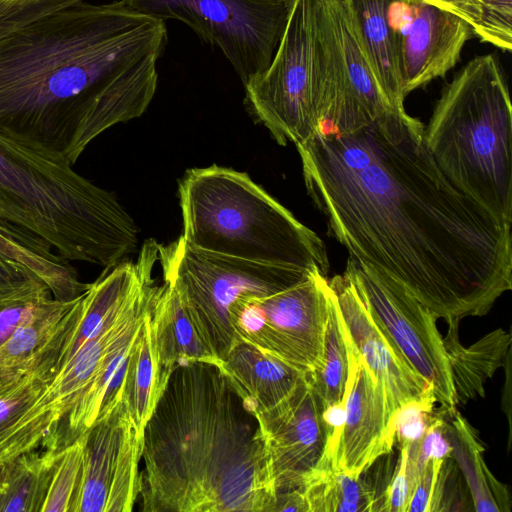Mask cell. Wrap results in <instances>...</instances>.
Returning a JSON list of instances; mask_svg holds the SVG:
<instances>
[{
    "label": "cell",
    "mask_w": 512,
    "mask_h": 512,
    "mask_svg": "<svg viewBox=\"0 0 512 512\" xmlns=\"http://www.w3.org/2000/svg\"><path fill=\"white\" fill-rule=\"evenodd\" d=\"M296 148L307 192L350 259L401 284L437 319L486 315L511 290V227L448 180L405 108Z\"/></svg>",
    "instance_id": "1"
},
{
    "label": "cell",
    "mask_w": 512,
    "mask_h": 512,
    "mask_svg": "<svg viewBox=\"0 0 512 512\" xmlns=\"http://www.w3.org/2000/svg\"><path fill=\"white\" fill-rule=\"evenodd\" d=\"M165 21L122 2L83 1L0 39V134L74 165L112 126L152 101Z\"/></svg>",
    "instance_id": "2"
},
{
    "label": "cell",
    "mask_w": 512,
    "mask_h": 512,
    "mask_svg": "<svg viewBox=\"0 0 512 512\" xmlns=\"http://www.w3.org/2000/svg\"><path fill=\"white\" fill-rule=\"evenodd\" d=\"M143 512H272L258 423L215 364L171 372L143 433Z\"/></svg>",
    "instance_id": "3"
},
{
    "label": "cell",
    "mask_w": 512,
    "mask_h": 512,
    "mask_svg": "<svg viewBox=\"0 0 512 512\" xmlns=\"http://www.w3.org/2000/svg\"><path fill=\"white\" fill-rule=\"evenodd\" d=\"M0 222L22 228L69 261L111 267L135 252L138 228L116 196L61 154L0 134Z\"/></svg>",
    "instance_id": "4"
},
{
    "label": "cell",
    "mask_w": 512,
    "mask_h": 512,
    "mask_svg": "<svg viewBox=\"0 0 512 512\" xmlns=\"http://www.w3.org/2000/svg\"><path fill=\"white\" fill-rule=\"evenodd\" d=\"M424 143L460 192L511 227L512 106L494 56L469 61L445 86Z\"/></svg>",
    "instance_id": "5"
},
{
    "label": "cell",
    "mask_w": 512,
    "mask_h": 512,
    "mask_svg": "<svg viewBox=\"0 0 512 512\" xmlns=\"http://www.w3.org/2000/svg\"><path fill=\"white\" fill-rule=\"evenodd\" d=\"M183 239L201 250L244 260L318 269L327 276L322 239L245 172L212 165L179 181Z\"/></svg>",
    "instance_id": "6"
},
{
    "label": "cell",
    "mask_w": 512,
    "mask_h": 512,
    "mask_svg": "<svg viewBox=\"0 0 512 512\" xmlns=\"http://www.w3.org/2000/svg\"><path fill=\"white\" fill-rule=\"evenodd\" d=\"M157 261L164 282L175 290L197 331L220 361L239 340L231 323V308L241 301L283 290L313 271L201 250L182 236L167 245L158 244Z\"/></svg>",
    "instance_id": "7"
},
{
    "label": "cell",
    "mask_w": 512,
    "mask_h": 512,
    "mask_svg": "<svg viewBox=\"0 0 512 512\" xmlns=\"http://www.w3.org/2000/svg\"><path fill=\"white\" fill-rule=\"evenodd\" d=\"M158 289L150 271L46 384L36 404L51 411L58 432L63 424L74 432L86 431L118 402L131 348Z\"/></svg>",
    "instance_id": "8"
},
{
    "label": "cell",
    "mask_w": 512,
    "mask_h": 512,
    "mask_svg": "<svg viewBox=\"0 0 512 512\" xmlns=\"http://www.w3.org/2000/svg\"><path fill=\"white\" fill-rule=\"evenodd\" d=\"M319 0H295L273 59L246 85L245 104L280 145L304 143L324 122Z\"/></svg>",
    "instance_id": "9"
},
{
    "label": "cell",
    "mask_w": 512,
    "mask_h": 512,
    "mask_svg": "<svg viewBox=\"0 0 512 512\" xmlns=\"http://www.w3.org/2000/svg\"><path fill=\"white\" fill-rule=\"evenodd\" d=\"M295 0H121L129 9L188 25L217 46L243 85L269 67Z\"/></svg>",
    "instance_id": "10"
},
{
    "label": "cell",
    "mask_w": 512,
    "mask_h": 512,
    "mask_svg": "<svg viewBox=\"0 0 512 512\" xmlns=\"http://www.w3.org/2000/svg\"><path fill=\"white\" fill-rule=\"evenodd\" d=\"M330 296L327 276L315 269L283 290L239 302L231 323L238 339L310 373L322 358Z\"/></svg>",
    "instance_id": "11"
},
{
    "label": "cell",
    "mask_w": 512,
    "mask_h": 512,
    "mask_svg": "<svg viewBox=\"0 0 512 512\" xmlns=\"http://www.w3.org/2000/svg\"><path fill=\"white\" fill-rule=\"evenodd\" d=\"M373 318L433 390L442 413L457 411L443 337L436 316L401 284L350 259L345 269Z\"/></svg>",
    "instance_id": "12"
},
{
    "label": "cell",
    "mask_w": 512,
    "mask_h": 512,
    "mask_svg": "<svg viewBox=\"0 0 512 512\" xmlns=\"http://www.w3.org/2000/svg\"><path fill=\"white\" fill-rule=\"evenodd\" d=\"M326 114L321 133L363 128L394 109L355 31L345 0H319Z\"/></svg>",
    "instance_id": "13"
},
{
    "label": "cell",
    "mask_w": 512,
    "mask_h": 512,
    "mask_svg": "<svg viewBox=\"0 0 512 512\" xmlns=\"http://www.w3.org/2000/svg\"><path fill=\"white\" fill-rule=\"evenodd\" d=\"M143 433L122 401L85 432L79 487L71 512H130L140 494Z\"/></svg>",
    "instance_id": "14"
},
{
    "label": "cell",
    "mask_w": 512,
    "mask_h": 512,
    "mask_svg": "<svg viewBox=\"0 0 512 512\" xmlns=\"http://www.w3.org/2000/svg\"><path fill=\"white\" fill-rule=\"evenodd\" d=\"M323 409L305 376L287 398L254 416L277 493L302 489L318 469L328 439Z\"/></svg>",
    "instance_id": "15"
},
{
    "label": "cell",
    "mask_w": 512,
    "mask_h": 512,
    "mask_svg": "<svg viewBox=\"0 0 512 512\" xmlns=\"http://www.w3.org/2000/svg\"><path fill=\"white\" fill-rule=\"evenodd\" d=\"M388 16L396 36L405 96L445 76L474 35L463 19L421 0H390Z\"/></svg>",
    "instance_id": "16"
},
{
    "label": "cell",
    "mask_w": 512,
    "mask_h": 512,
    "mask_svg": "<svg viewBox=\"0 0 512 512\" xmlns=\"http://www.w3.org/2000/svg\"><path fill=\"white\" fill-rule=\"evenodd\" d=\"M350 340L361 359L383 386L392 417L412 401L435 400L429 383L407 363L361 299L349 273L328 279ZM436 401V400H435Z\"/></svg>",
    "instance_id": "17"
},
{
    "label": "cell",
    "mask_w": 512,
    "mask_h": 512,
    "mask_svg": "<svg viewBox=\"0 0 512 512\" xmlns=\"http://www.w3.org/2000/svg\"><path fill=\"white\" fill-rule=\"evenodd\" d=\"M347 387L346 417L331 466L359 477L392 451L395 432L385 390L356 352L350 337Z\"/></svg>",
    "instance_id": "18"
},
{
    "label": "cell",
    "mask_w": 512,
    "mask_h": 512,
    "mask_svg": "<svg viewBox=\"0 0 512 512\" xmlns=\"http://www.w3.org/2000/svg\"><path fill=\"white\" fill-rule=\"evenodd\" d=\"M218 367L253 416L283 401L305 377L302 371L241 339Z\"/></svg>",
    "instance_id": "19"
},
{
    "label": "cell",
    "mask_w": 512,
    "mask_h": 512,
    "mask_svg": "<svg viewBox=\"0 0 512 512\" xmlns=\"http://www.w3.org/2000/svg\"><path fill=\"white\" fill-rule=\"evenodd\" d=\"M355 31L376 79L393 108H404L405 94L390 0H345Z\"/></svg>",
    "instance_id": "20"
},
{
    "label": "cell",
    "mask_w": 512,
    "mask_h": 512,
    "mask_svg": "<svg viewBox=\"0 0 512 512\" xmlns=\"http://www.w3.org/2000/svg\"><path fill=\"white\" fill-rule=\"evenodd\" d=\"M152 326L159 362L165 377L179 365L196 362L220 365L184 310L175 290L159 286L152 308Z\"/></svg>",
    "instance_id": "21"
},
{
    "label": "cell",
    "mask_w": 512,
    "mask_h": 512,
    "mask_svg": "<svg viewBox=\"0 0 512 512\" xmlns=\"http://www.w3.org/2000/svg\"><path fill=\"white\" fill-rule=\"evenodd\" d=\"M448 332L443 338L456 405H464L476 397H484L485 382L496 370L505 366L510 357L511 336L496 329L469 347L461 345L458 337L459 321H448Z\"/></svg>",
    "instance_id": "22"
},
{
    "label": "cell",
    "mask_w": 512,
    "mask_h": 512,
    "mask_svg": "<svg viewBox=\"0 0 512 512\" xmlns=\"http://www.w3.org/2000/svg\"><path fill=\"white\" fill-rule=\"evenodd\" d=\"M61 266L60 257L43 239L0 222V299L38 283H52Z\"/></svg>",
    "instance_id": "23"
},
{
    "label": "cell",
    "mask_w": 512,
    "mask_h": 512,
    "mask_svg": "<svg viewBox=\"0 0 512 512\" xmlns=\"http://www.w3.org/2000/svg\"><path fill=\"white\" fill-rule=\"evenodd\" d=\"M446 434L452 446L451 458L464 476L474 510L478 512H509L511 500L505 485L500 483L487 467L484 448L477 431L456 411Z\"/></svg>",
    "instance_id": "24"
},
{
    "label": "cell",
    "mask_w": 512,
    "mask_h": 512,
    "mask_svg": "<svg viewBox=\"0 0 512 512\" xmlns=\"http://www.w3.org/2000/svg\"><path fill=\"white\" fill-rule=\"evenodd\" d=\"M152 308L131 348L121 397L125 410L142 432L169 378L164 376L157 354Z\"/></svg>",
    "instance_id": "25"
},
{
    "label": "cell",
    "mask_w": 512,
    "mask_h": 512,
    "mask_svg": "<svg viewBox=\"0 0 512 512\" xmlns=\"http://www.w3.org/2000/svg\"><path fill=\"white\" fill-rule=\"evenodd\" d=\"M76 299L60 301L52 297L0 346V384L38 366Z\"/></svg>",
    "instance_id": "26"
},
{
    "label": "cell",
    "mask_w": 512,
    "mask_h": 512,
    "mask_svg": "<svg viewBox=\"0 0 512 512\" xmlns=\"http://www.w3.org/2000/svg\"><path fill=\"white\" fill-rule=\"evenodd\" d=\"M60 448L31 450L2 466L0 512H41Z\"/></svg>",
    "instance_id": "27"
},
{
    "label": "cell",
    "mask_w": 512,
    "mask_h": 512,
    "mask_svg": "<svg viewBox=\"0 0 512 512\" xmlns=\"http://www.w3.org/2000/svg\"><path fill=\"white\" fill-rule=\"evenodd\" d=\"M309 512L379 511L380 498L365 480L321 464L302 488Z\"/></svg>",
    "instance_id": "28"
},
{
    "label": "cell",
    "mask_w": 512,
    "mask_h": 512,
    "mask_svg": "<svg viewBox=\"0 0 512 512\" xmlns=\"http://www.w3.org/2000/svg\"><path fill=\"white\" fill-rule=\"evenodd\" d=\"M305 376L320 398L323 408L340 402L348 394L349 336L332 288L322 358L319 366Z\"/></svg>",
    "instance_id": "29"
},
{
    "label": "cell",
    "mask_w": 512,
    "mask_h": 512,
    "mask_svg": "<svg viewBox=\"0 0 512 512\" xmlns=\"http://www.w3.org/2000/svg\"><path fill=\"white\" fill-rule=\"evenodd\" d=\"M86 435L58 450L41 512H71L82 473Z\"/></svg>",
    "instance_id": "30"
},
{
    "label": "cell",
    "mask_w": 512,
    "mask_h": 512,
    "mask_svg": "<svg viewBox=\"0 0 512 512\" xmlns=\"http://www.w3.org/2000/svg\"><path fill=\"white\" fill-rule=\"evenodd\" d=\"M49 382L48 373L37 367L0 384V440L17 426Z\"/></svg>",
    "instance_id": "31"
},
{
    "label": "cell",
    "mask_w": 512,
    "mask_h": 512,
    "mask_svg": "<svg viewBox=\"0 0 512 512\" xmlns=\"http://www.w3.org/2000/svg\"><path fill=\"white\" fill-rule=\"evenodd\" d=\"M53 297L45 283L0 299V346Z\"/></svg>",
    "instance_id": "32"
},
{
    "label": "cell",
    "mask_w": 512,
    "mask_h": 512,
    "mask_svg": "<svg viewBox=\"0 0 512 512\" xmlns=\"http://www.w3.org/2000/svg\"><path fill=\"white\" fill-rule=\"evenodd\" d=\"M474 35L503 51L512 49V0H481Z\"/></svg>",
    "instance_id": "33"
},
{
    "label": "cell",
    "mask_w": 512,
    "mask_h": 512,
    "mask_svg": "<svg viewBox=\"0 0 512 512\" xmlns=\"http://www.w3.org/2000/svg\"><path fill=\"white\" fill-rule=\"evenodd\" d=\"M435 400L412 401L399 407L392 417L399 446L419 442L433 417Z\"/></svg>",
    "instance_id": "34"
},
{
    "label": "cell",
    "mask_w": 512,
    "mask_h": 512,
    "mask_svg": "<svg viewBox=\"0 0 512 512\" xmlns=\"http://www.w3.org/2000/svg\"><path fill=\"white\" fill-rule=\"evenodd\" d=\"M83 0H36L0 2V39L28 23Z\"/></svg>",
    "instance_id": "35"
},
{
    "label": "cell",
    "mask_w": 512,
    "mask_h": 512,
    "mask_svg": "<svg viewBox=\"0 0 512 512\" xmlns=\"http://www.w3.org/2000/svg\"><path fill=\"white\" fill-rule=\"evenodd\" d=\"M409 445L400 446V457L396 471L381 496L379 511L407 512L409 499V483L407 476V460Z\"/></svg>",
    "instance_id": "36"
},
{
    "label": "cell",
    "mask_w": 512,
    "mask_h": 512,
    "mask_svg": "<svg viewBox=\"0 0 512 512\" xmlns=\"http://www.w3.org/2000/svg\"><path fill=\"white\" fill-rule=\"evenodd\" d=\"M444 460H430L410 489L407 512H431L435 488Z\"/></svg>",
    "instance_id": "37"
},
{
    "label": "cell",
    "mask_w": 512,
    "mask_h": 512,
    "mask_svg": "<svg viewBox=\"0 0 512 512\" xmlns=\"http://www.w3.org/2000/svg\"><path fill=\"white\" fill-rule=\"evenodd\" d=\"M448 11L466 21L471 27L477 26L481 16V0H421ZM474 32V31H473Z\"/></svg>",
    "instance_id": "38"
},
{
    "label": "cell",
    "mask_w": 512,
    "mask_h": 512,
    "mask_svg": "<svg viewBox=\"0 0 512 512\" xmlns=\"http://www.w3.org/2000/svg\"><path fill=\"white\" fill-rule=\"evenodd\" d=\"M294 511L309 512L302 489H295L276 494V503L272 512Z\"/></svg>",
    "instance_id": "39"
},
{
    "label": "cell",
    "mask_w": 512,
    "mask_h": 512,
    "mask_svg": "<svg viewBox=\"0 0 512 512\" xmlns=\"http://www.w3.org/2000/svg\"><path fill=\"white\" fill-rule=\"evenodd\" d=\"M28 1H36V0H0V2H28Z\"/></svg>",
    "instance_id": "40"
},
{
    "label": "cell",
    "mask_w": 512,
    "mask_h": 512,
    "mask_svg": "<svg viewBox=\"0 0 512 512\" xmlns=\"http://www.w3.org/2000/svg\"><path fill=\"white\" fill-rule=\"evenodd\" d=\"M4 464H5L4 462L0 461V470H1V468H2V466H3Z\"/></svg>",
    "instance_id": "41"
}]
</instances>
